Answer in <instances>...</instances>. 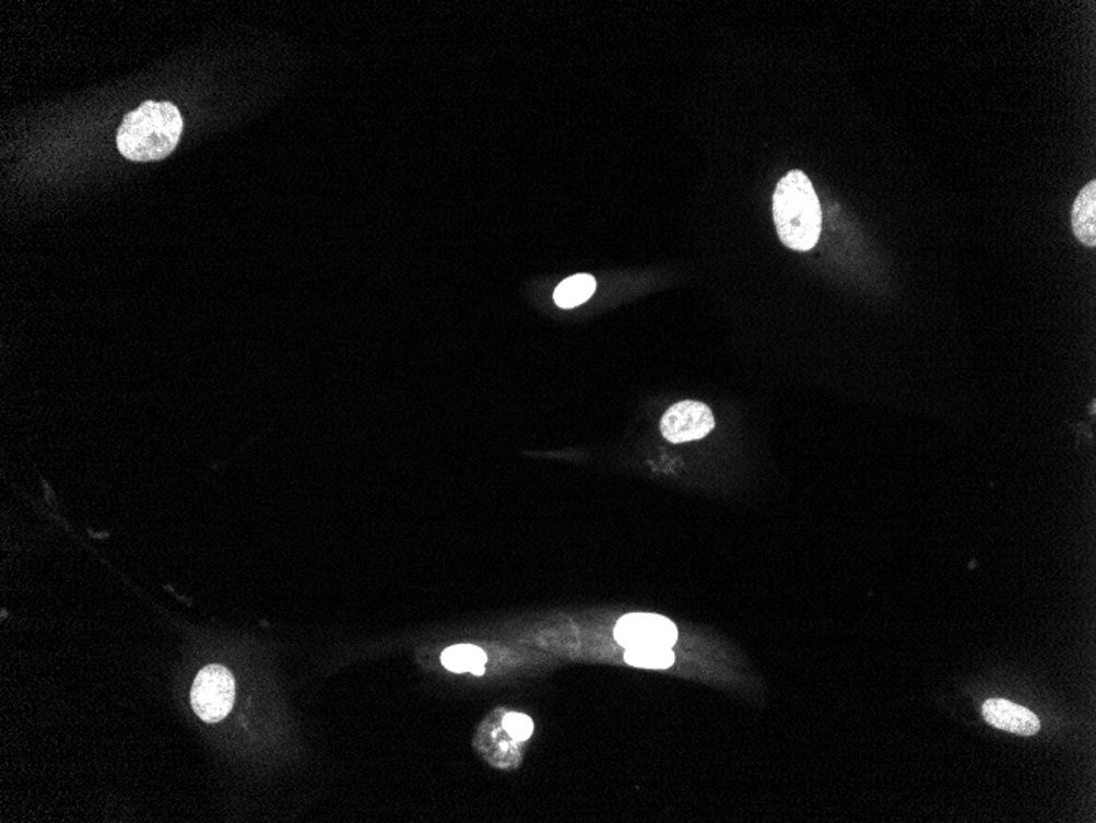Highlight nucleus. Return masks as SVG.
<instances>
[{
    "label": "nucleus",
    "mask_w": 1096,
    "mask_h": 823,
    "mask_svg": "<svg viewBox=\"0 0 1096 823\" xmlns=\"http://www.w3.org/2000/svg\"><path fill=\"white\" fill-rule=\"evenodd\" d=\"M441 665L448 671L457 672V674L470 672V674L483 675L484 668H486V655H484L483 649L476 648V646H451V648L445 649L444 655H441Z\"/></svg>",
    "instance_id": "nucleus-8"
},
{
    "label": "nucleus",
    "mask_w": 1096,
    "mask_h": 823,
    "mask_svg": "<svg viewBox=\"0 0 1096 823\" xmlns=\"http://www.w3.org/2000/svg\"><path fill=\"white\" fill-rule=\"evenodd\" d=\"M614 638L623 648H672L679 630L672 620L656 613H629L617 622Z\"/></svg>",
    "instance_id": "nucleus-4"
},
{
    "label": "nucleus",
    "mask_w": 1096,
    "mask_h": 823,
    "mask_svg": "<svg viewBox=\"0 0 1096 823\" xmlns=\"http://www.w3.org/2000/svg\"><path fill=\"white\" fill-rule=\"evenodd\" d=\"M597 292V280L591 274L580 273L564 280L554 293L558 308L571 309L587 303Z\"/></svg>",
    "instance_id": "nucleus-9"
},
{
    "label": "nucleus",
    "mask_w": 1096,
    "mask_h": 823,
    "mask_svg": "<svg viewBox=\"0 0 1096 823\" xmlns=\"http://www.w3.org/2000/svg\"><path fill=\"white\" fill-rule=\"evenodd\" d=\"M182 129L185 122L175 104L146 101L123 117L117 149L130 162H158L175 152Z\"/></svg>",
    "instance_id": "nucleus-1"
},
{
    "label": "nucleus",
    "mask_w": 1096,
    "mask_h": 823,
    "mask_svg": "<svg viewBox=\"0 0 1096 823\" xmlns=\"http://www.w3.org/2000/svg\"><path fill=\"white\" fill-rule=\"evenodd\" d=\"M712 411L702 401L685 400L673 404L663 414L660 430L670 443L682 444L699 440L715 430Z\"/></svg>",
    "instance_id": "nucleus-5"
},
{
    "label": "nucleus",
    "mask_w": 1096,
    "mask_h": 823,
    "mask_svg": "<svg viewBox=\"0 0 1096 823\" xmlns=\"http://www.w3.org/2000/svg\"><path fill=\"white\" fill-rule=\"evenodd\" d=\"M503 728L512 740L527 741L533 733L532 718L523 714H506L503 718Z\"/></svg>",
    "instance_id": "nucleus-11"
},
{
    "label": "nucleus",
    "mask_w": 1096,
    "mask_h": 823,
    "mask_svg": "<svg viewBox=\"0 0 1096 823\" xmlns=\"http://www.w3.org/2000/svg\"><path fill=\"white\" fill-rule=\"evenodd\" d=\"M774 221L778 237L788 248L808 251L820 240L823 209L810 178L800 169H793L778 183Z\"/></svg>",
    "instance_id": "nucleus-2"
},
{
    "label": "nucleus",
    "mask_w": 1096,
    "mask_h": 823,
    "mask_svg": "<svg viewBox=\"0 0 1096 823\" xmlns=\"http://www.w3.org/2000/svg\"><path fill=\"white\" fill-rule=\"evenodd\" d=\"M981 714L991 727L1021 734V737L1036 734L1040 728L1039 718L1033 712L1013 704V702L1001 701V698H991V701L985 702Z\"/></svg>",
    "instance_id": "nucleus-6"
},
{
    "label": "nucleus",
    "mask_w": 1096,
    "mask_h": 823,
    "mask_svg": "<svg viewBox=\"0 0 1096 823\" xmlns=\"http://www.w3.org/2000/svg\"><path fill=\"white\" fill-rule=\"evenodd\" d=\"M1075 237L1086 247L1096 245V181H1089L1076 196L1072 208Z\"/></svg>",
    "instance_id": "nucleus-7"
},
{
    "label": "nucleus",
    "mask_w": 1096,
    "mask_h": 823,
    "mask_svg": "<svg viewBox=\"0 0 1096 823\" xmlns=\"http://www.w3.org/2000/svg\"><path fill=\"white\" fill-rule=\"evenodd\" d=\"M234 702L235 681L227 668L212 665L196 675L191 704L199 718L208 724H217L227 717Z\"/></svg>",
    "instance_id": "nucleus-3"
},
{
    "label": "nucleus",
    "mask_w": 1096,
    "mask_h": 823,
    "mask_svg": "<svg viewBox=\"0 0 1096 823\" xmlns=\"http://www.w3.org/2000/svg\"><path fill=\"white\" fill-rule=\"evenodd\" d=\"M627 665L643 669L672 668L675 655L670 648H631L624 655Z\"/></svg>",
    "instance_id": "nucleus-10"
}]
</instances>
